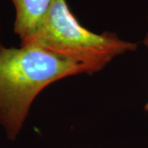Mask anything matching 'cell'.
<instances>
[{"label": "cell", "instance_id": "1", "mask_svg": "<svg viewBox=\"0 0 148 148\" xmlns=\"http://www.w3.org/2000/svg\"><path fill=\"white\" fill-rule=\"evenodd\" d=\"M86 73L79 63L36 44L5 48L0 44V123L14 140L32 102L49 85Z\"/></svg>", "mask_w": 148, "mask_h": 148}, {"label": "cell", "instance_id": "2", "mask_svg": "<svg viewBox=\"0 0 148 148\" xmlns=\"http://www.w3.org/2000/svg\"><path fill=\"white\" fill-rule=\"evenodd\" d=\"M28 44H36L79 63L90 75L101 71L114 58L138 47L114 33L90 32L74 16L66 0H53L36 32L21 45Z\"/></svg>", "mask_w": 148, "mask_h": 148}, {"label": "cell", "instance_id": "3", "mask_svg": "<svg viewBox=\"0 0 148 148\" xmlns=\"http://www.w3.org/2000/svg\"><path fill=\"white\" fill-rule=\"evenodd\" d=\"M16 9L14 32L26 43L35 34L53 0H12Z\"/></svg>", "mask_w": 148, "mask_h": 148}, {"label": "cell", "instance_id": "4", "mask_svg": "<svg viewBox=\"0 0 148 148\" xmlns=\"http://www.w3.org/2000/svg\"><path fill=\"white\" fill-rule=\"evenodd\" d=\"M144 44H145V45L148 48V34L147 36H146V38H145V40H144ZM145 110L148 112V102L147 103V105L145 106Z\"/></svg>", "mask_w": 148, "mask_h": 148}]
</instances>
